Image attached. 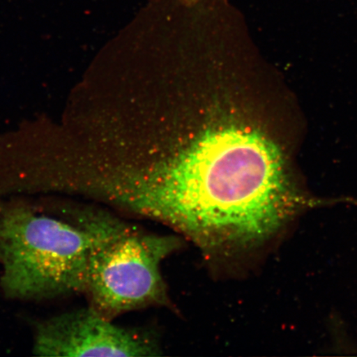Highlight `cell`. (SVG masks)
<instances>
[{
    "mask_svg": "<svg viewBox=\"0 0 357 357\" xmlns=\"http://www.w3.org/2000/svg\"><path fill=\"white\" fill-rule=\"evenodd\" d=\"M276 147L238 128L208 132L185 153L102 182L114 206L172 227L205 252L261 244L296 209Z\"/></svg>",
    "mask_w": 357,
    "mask_h": 357,
    "instance_id": "obj_1",
    "label": "cell"
},
{
    "mask_svg": "<svg viewBox=\"0 0 357 357\" xmlns=\"http://www.w3.org/2000/svg\"><path fill=\"white\" fill-rule=\"evenodd\" d=\"M73 223L26 205H0V287L8 298L35 301L86 292L89 258L117 218L84 208Z\"/></svg>",
    "mask_w": 357,
    "mask_h": 357,
    "instance_id": "obj_2",
    "label": "cell"
},
{
    "mask_svg": "<svg viewBox=\"0 0 357 357\" xmlns=\"http://www.w3.org/2000/svg\"><path fill=\"white\" fill-rule=\"evenodd\" d=\"M178 247L175 236L147 234L116 221L89 258L86 292L93 309L111 319L124 312L166 303L160 263Z\"/></svg>",
    "mask_w": 357,
    "mask_h": 357,
    "instance_id": "obj_3",
    "label": "cell"
},
{
    "mask_svg": "<svg viewBox=\"0 0 357 357\" xmlns=\"http://www.w3.org/2000/svg\"><path fill=\"white\" fill-rule=\"evenodd\" d=\"M33 354L40 356H153L150 337L119 327L93 309L70 311L38 324Z\"/></svg>",
    "mask_w": 357,
    "mask_h": 357,
    "instance_id": "obj_4",
    "label": "cell"
}]
</instances>
